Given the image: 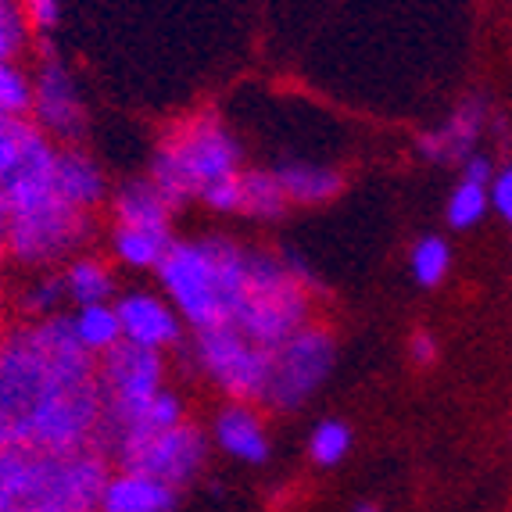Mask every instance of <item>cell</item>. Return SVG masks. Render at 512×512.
<instances>
[{
	"label": "cell",
	"mask_w": 512,
	"mask_h": 512,
	"mask_svg": "<svg viewBox=\"0 0 512 512\" xmlns=\"http://www.w3.org/2000/svg\"><path fill=\"white\" fill-rule=\"evenodd\" d=\"M0 412L18 444L36 452L97 448L104 398L97 355L79 344L72 316H47L0 333Z\"/></svg>",
	"instance_id": "cell-1"
},
{
	"label": "cell",
	"mask_w": 512,
	"mask_h": 512,
	"mask_svg": "<svg viewBox=\"0 0 512 512\" xmlns=\"http://www.w3.org/2000/svg\"><path fill=\"white\" fill-rule=\"evenodd\" d=\"M244 273H248V251L226 237L190 240V244L172 240V248L158 262L162 287L169 291L180 319H187L194 330L233 326L244 294Z\"/></svg>",
	"instance_id": "cell-2"
},
{
	"label": "cell",
	"mask_w": 512,
	"mask_h": 512,
	"mask_svg": "<svg viewBox=\"0 0 512 512\" xmlns=\"http://www.w3.org/2000/svg\"><path fill=\"white\" fill-rule=\"evenodd\" d=\"M312 316V276L294 258H273L248 251V273L233 326L251 341L273 351L287 337L308 326Z\"/></svg>",
	"instance_id": "cell-3"
},
{
	"label": "cell",
	"mask_w": 512,
	"mask_h": 512,
	"mask_svg": "<svg viewBox=\"0 0 512 512\" xmlns=\"http://www.w3.org/2000/svg\"><path fill=\"white\" fill-rule=\"evenodd\" d=\"M233 176H240V147L215 115H197L187 126L172 129L151 165V183L169 197L172 208Z\"/></svg>",
	"instance_id": "cell-4"
},
{
	"label": "cell",
	"mask_w": 512,
	"mask_h": 512,
	"mask_svg": "<svg viewBox=\"0 0 512 512\" xmlns=\"http://www.w3.org/2000/svg\"><path fill=\"white\" fill-rule=\"evenodd\" d=\"M90 237H94V215L79 212L58 194V187H51L11 201L0 244L4 255L15 262L47 269L61 258H76V251Z\"/></svg>",
	"instance_id": "cell-5"
},
{
	"label": "cell",
	"mask_w": 512,
	"mask_h": 512,
	"mask_svg": "<svg viewBox=\"0 0 512 512\" xmlns=\"http://www.w3.org/2000/svg\"><path fill=\"white\" fill-rule=\"evenodd\" d=\"M97 380H101V398H104V423L97 448L104 437L119 434V430L133 427L144 416L147 405L165 391V362L162 351L140 348L133 341H119L111 351H104L97 359Z\"/></svg>",
	"instance_id": "cell-6"
},
{
	"label": "cell",
	"mask_w": 512,
	"mask_h": 512,
	"mask_svg": "<svg viewBox=\"0 0 512 512\" xmlns=\"http://www.w3.org/2000/svg\"><path fill=\"white\" fill-rule=\"evenodd\" d=\"M197 362L230 402H265L273 351L255 344L237 326L197 330Z\"/></svg>",
	"instance_id": "cell-7"
},
{
	"label": "cell",
	"mask_w": 512,
	"mask_h": 512,
	"mask_svg": "<svg viewBox=\"0 0 512 512\" xmlns=\"http://www.w3.org/2000/svg\"><path fill=\"white\" fill-rule=\"evenodd\" d=\"M333 333L323 326H301L294 337L273 348V369H269V387L265 402L276 412H294L326 384L333 369Z\"/></svg>",
	"instance_id": "cell-8"
},
{
	"label": "cell",
	"mask_w": 512,
	"mask_h": 512,
	"mask_svg": "<svg viewBox=\"0 0 512 512\" xmlns=\"http://www.w3.org/2000/svg\"><path fill=\"white\" fill-rule=\"evenodd\" d=\"M108 459L119 462L122 470H137L154 480H162V484L183 487L205 470L208 441L194 423L183 419V423H176V427H169V430L129 437V441H122Z\"/></svg>",
	"instance_id": "cell-9"
},
{
	"label": "cell",
	"mask_w": 512,
	"mask_h": 512,
	"mask_svg": "<svg viewBox=\"0 0 512 512\" xmlns=\"http://www.w3.org/2000/svg\"><path fill=\"white\" fill-rule=\"evenodd\" d=\"M108 455L101 448L51 455L43 452L40 487L26 512H86L101 505L108 487Z\"/></svg>",
	"instance_id": "cell-10"
},
{
	"label": "cell",
	"mask_w": 512,
	"mask_h": 512,
	"mask_svg": "<svg viewBox=\"0 0 512 512\" xmlns=\"http://www.w3.org/2000/svg\"><path fill=\"white\" fill-rule=\"evenodd\" d=\"M33 122L47 137L76 147L86 133V108L79 90L58 58H43L33 79Z\"/></svg>",
	"instance_id": "cell-11"
},
{
	"label": "cell",
	"mask_w": 512,
	"mask_h": 512,
	"mask_svg": "<svg viewBox=\"0 0 512 512\" xmlns=\"http://www.w3.org/2000/svg\"><path fill=\"white\" fill-rule=\"evenodd\" d=\"M115 312L122 323V341L154 351H165L180 341V312H172L154 294H126V298H119Z\"/></svg>",
	"instance_id": "cell-12"
},
{
	"label": "cell",
	"mask_w": 512,
	"mask_h": 512,
	"mask_svg": "<svg viewBox=\"0 0 512 512\" xmlns=\"http://www.w3.org/2000/svg\"><path fill=\"white\" fill-rule=\"evenodd\" d=\"M176 505H180V487L137 470L111 473L101 495V512H176Z\"/></svg>",
	"instance_id": "cell-13"
},
{
	"label": "cell",
	"mask_w": 512,
	"mask_h": 512,
	"mask_svg": "<svg viewBox=\"0 0 512 512\" xmlns=\"http://www.w3.org/2000/svg\"><path fill=\"white\" fill-rule=\"evenodd\" d=\"M480 133H484V104L470 101L462 104L444 126H437L434 133L419 140V151L437 165H462L470 154H477Z\"/></svg>",
	"instance_id": "cell-14"
},
{
	"label": "cell",
	"mask_w": 512,
	"mask_h": 512,
	"mask_svg": "<svg viewBox=\"0 0 512 512\" xmlns=\"http://www.w3.org/2000/svg\"><path fill=\"white\" fill-rule=\"evenodd\" d=\"M54 187L58 194L76 205L79 212L94 215L108 197V183H104V172L97 169V162L79 147H61L58 165H54Z\"/></svg>",
	"instance_id": "cell-15"
},
{
	"label": "cell",
	"mask_w": 512,
	"mask_h": 512,
	"mask_svg": "<svg viewBox=\"0 0 512 512\" xmlns=\"http://www.w3.org/2000/svg\"><path fill=\"white\" fill-rule=\"evenodd\" d=\"M43 452L11 444L0 448V512H26L40 487Z\"/></svg>",
	"instance_id": "cell-16"
},
{
	"label": "cell",
	"mask_w": 512,
	"mask_h": 512,
	"mask_svg": "<svg viewBox=\"0 0 512 512\" xmlns=\"http://www.w3.org/2000/svg\"><path fill=\"white\" fill-rule=\"evenodd\" d=\"M215 441L230 455L244 462H265L269 459V437L258 412L244 402H233L215 416Z\"/></svg>",
	"instance_id": "cell-17"
},
{
	"label": "cell",
	"mask_w": 512,
	"mask_h": 512,
	"mask_svg": "<svg viewBox=\"0 0 512 512\" xmlns=\"http://www.w3.org/2000/svg\"><path fill=\"white\" fill-rule=\"evenodd\" d=\"M111 215L115 226H133V230H169L172 205L162 190L151 180L126 183L111 201Z\"/></svg>",
	"instance_id": "cell-18"
},
{
	"label": "cell",
	"mask_w": 512,
	"mask_h": 512,
	"mask_svg": "<svg viewBox=\"0 0 512 512\" xmlns=\"http://www.w3.org/2000/svg\"><path fill=\"white\" fill-rule=\"evenodd\" d=\"M273 172L291 205H323V201L341 194V187H344L341 176L333 169H323V165L283 162V165H276Z\"/></svg>",
	"instance_id": "cell-19"
},
{
	"label": "cell",
	"mask_w": 512,
	"mask_h": 512,
	"mask_svg": "<svg viewBox=\"0 0 512 512\" xmlns=\"http://www.w3.org/2000/svg\"><path fill=\"white\" fill-rule=\"evenodd\" d=\"M65 280V294L76 301L79 308L83 305H104L115 291V280H111V269L94 255H76L69 262V269L61 273Z\"/></svg>",
	"instance_id": "cell-20"
},
{
	"label": "cell",
	"mask_w": 512,
	"mask_h": 512,
	"mask_svg": "<svg viewBox=\"0 0 512 512\" xmlns=\"http://www.w3.org/2000/svg\"><path fill=\"white\" fill-rule=\"evenodd\" d=\"M287 194L273 169H251L240 172V212L251 219H280L287 212Z\"/></svg>",
	"instance_id": "cell-21"
},
{
	"label": "cell",
	"mask_w": 512,
	"mask_h": 512,
	"mask_svg": "<svg viewBox=\"0 0 512 512\" xmlns=\"http://www.w3.org/2000/svg\"><path fill=\"white\" fill-rule=\"evenodd\" d=\"M111 248L133 269H158L165 251L172 248L169 230H133V226H115L111 233Z\"/></svg>",
	"instance_id": "cell-22"
},
{
	"label": "cell",
	"mask_w": 512,
	"mask_h": 512,
	"mask_svg": "<svg viewBox=\"0 0 512 512\" xmlns=\"http://www.w3.org/2000/svg\"><path fill=\"white\" fill-rule=\"evenodd\" d=\"M72 330H76L79 344H83L90 355H97V359L122 341L119 312H115V305H108V301H104V305H83L79 308L76 316H72Z\"/></svg>",
	"instance_id": "cell-23"
},
{
	"label": "cell",
	"mask_w": 512,
	"mask_h": 512,
	"mask_svg": "<svg viewBox=\"0 0 512 512\" xmlns=\"http://www.w3.org/2000/svg\"><path fill=\"white\" fill-rule=\"evenodd\" d=\"M0 115L33 119V79L18 61H0Z\"/></svg>",
	"instance_id": "cell-24"
},
{
	"label": "cell",
	"mask_w": 512,
	"mask_h": 512,
	"mask_svg": "<svg viewBox=\"0 0 512 512\" xmlns=\"http://www.w3.org/2000/svg\"><path fill=\"white\" fill-rule=\"evenodd\" d=\"M452 269V248L441 237H423L412 248V276L419 287H437Z\"/></svg>",
	"instance_id": "cell-25"
},
{
	"label": "cell",
	"mask_w": 512,
	"mask_h": 512,
	"mask_svg": "<svg viewBox=\"0 0 512 512\" xmlns=\"http://www.w3.org/2000/svg\"><path fill=\"white\" fill-rule=\"evenodd\" d=\"M487 205H491V194L484 183L459 180V187L452 190V201H448V222L455 230H470L487 215Z\"/></svg>",
	"instance_id": "cell-26"
},
{
	"label": "cell",
	"mask_w": 512,
	"mask_h": 512,
	"mask_svg": "<svg viewBox=\"0 0 512 512\" xmlns=\"http://www.w3.org/2000/svg\"><path fill=\"white\" fill-rule=\"evenodd\" d=\"M351 452V430L341 419H323L308 441V455L316 466H337Z\"/></svg>",
	"instance_id": "cell-27"
},
{
	"label": "cell",
	"mask_w": 512,
	"mask_h": 512,
	"mask_svg": "<svg viewBox=\"0 0 512 512\" xmlns=\"http://www.w3.org/2000/svg\"><path fill=\"white\" fill-rule=\"evenodd\" d=\"M36 122L33 119H15V115H0V183L15 172L18 158L33 140Z\"/></svg>",
	"instance_id": "cell-28"
},
{
	"label": "cell",
	"mask_w": 512,
	"mask_h": 512,
	"mask_svg": "<svg viewBox=\"0 0 512 512\" xmlns=\"http://www.w3.org/2000/svg\"><path fill=\"white\" fill-rule=\"evenodd\" d=\"M29 43V18L22 0H0V61H18Z\"/></svg>",
	"instance_id": "cell-29"
},
{
	"label": "cell",
	"mask_w": 512,
	"mask_h": 512,
	"mask_svg": "<svg viewBox=\"0 0 512 512\" xmlns=\"http://www.w3.org/2000/svg\"><path fill=\"white\" fill-rule=\"evenodd\" d=\"M61 298H69V294H65V280H61V276H43L40 283H33V287L22 294V312L36 319L58 316Z\"/></svg>",
	"instance_id": "cell-30"
},
{
	"label": "cell",
	"mask_w": 512,
	"mask_h": 512,
	"mask_svg": "<svg viewBox=\"0 0 512 512\" xmlns=\"http://www.w3.org/2000/svg\"><path fill=\"white\" fill-rule=\"evenodd\" d=\"M22 11L29 18V29L33 33H51L61 18V0H22Z\"/></svg>",
	"instance_id": "cell-31"
},
{
	"label": "cell",
	"mask_w": 512,
	"mask_h": 512,
	"mask_svg": "<svg viewBox=\"0 0 512 512\" xmlns=\"http://www.w3.org/2000/svg\"><path fill=\"white\" fill-rule=\"evenodd\" d=\"M201 201H205L208 208H215V212H240V176L208 187L205 194H201Z\"/></svg>",
	"instance_id": "cell-32"
},
{
	"label": "cell",
	"mask_w": 512,
	"mask_h": 512,
	"mask_svg": "<svg viewBox=\"0 0 512 512\" xmlns=\"http://www.w3.org/2000/svg\"><path fill=\"white\" fill-rule=\"evenodd\" d=\"M491 208H495V212L512 226V165L509 169H502L495 180H491Z\"/></svg>",
	"instance_id": "cell-33"
},
{
	"label": "cell",
	"mask_w": 512,
	"mask_h": 512,
	"mask_svg": "<svg viewBox=\"0 0 512 512\" xmlns=\"http://www.w3.org/2000/svg\"><path fill=\"white\" fill-rule=\"evenodd\" d=\"M409 355H412V362H416V366H434V359H437L434 333H427V330H416V333H412Z\"/></svg>",
	"instance_id": "cell-34"
},
{
	"label": "cell",
	"mask_w": 512,
	"mask_h": 512,
	"mask_svg": "<svg viewBox=\"0 0 512 512\" xmlns=\"http://www.w3.org/2000/svg\"><path fill=\"white\" fill-rule=\"evenodd\" d=\"M495 169H491V158L487 154H470L466 162H462V180H473V183H491Z\"/></svg>",
	"instance_id": "cell-35"
},
{
	"label": "cell",
	"mask_w": 512,
	"mask_h": 512,
	"mask_svg": "<svg viewBox=\"0 0 512 512\" xmlns=\"http://www.w3.org/2000/svg\"><path fill=\"white\" fill-rule=\"evenodd\" d=\"M11 444H18L15 437V423H11L4 412H0V448H11Z\"/></svg>",
	"instance_id": "cell-36"
},
{
	"label": "cell",
	"mask_w": 512,
	"mask_h": 512,
	"mask_svg": "<svg viewBox=\"0 0 512 512\" xmlns=\"http://www.w3.org/2000/svg\"><path fill=\"white\" fill-rule=\"evenodd\" d=\"M4 226H8V201H4V190H0V240H4Z\"/></svg>",
	"instance_id": "cell-37"
},
{
	"label": "cell",
	"mask_w": 512,
	"mask_h": 512,
	"mask_svg": "<svg viewBox=\"0 0 512 512\" xmlns=\"http://www.w3.org/2000/svg\"><path fill=\"white\" fill-rule=\"evenodd\" d=\"M355 512H380V509H376V505H359Z\"/></svg>",
	"instance_id": "cell-38"
},
{
	"label": "cell",
	"mask_w": 512,
	"mask_h": 512,
	"mask_svg": "<svg viewBox=\"0 0 512 512\" xmlns=\"http://www.w3.org/2000/svg\"><path fill=\"white\" fill-rule=\"evenodd\" d=\"M86 512H101V505H97V509H86Z\"/></svg>",
	"instance_id": "cell-39"
}]
</instances>
